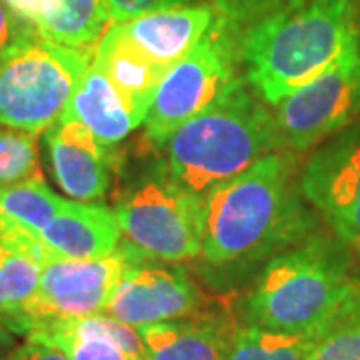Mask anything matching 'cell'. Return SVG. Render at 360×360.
<instances>
[{
    "mask_svg": "<svg viewBox=\"0 0 360 360\" xmlns=\"http://www.w3.org/2000/svg\"><path fill=\"white\" fill-rule=\"evenodd\" d=\"M112 210L130 245L148 258L182 262L200 255L205 198L176 180L167 160L130 180Z\"/></svg>",
    "mask_w": 360,
    "mask_h": 360,
    "instance_id": "8992f818",
    "label": "cell"
},
{
    "mask_svg": "<svg viewBox=\"0 0 360 360\" xmlns=\"http://www.w3.org/2000/svg\"><path fill=\"white\" fill-rule=\"evenodd\" d=\"M300 191L336 238L360 255V122L314 148L300 170Z\"/></svg>",
    "mask_w": 360,
    "mask_h": 360,
    "instance_id": "30bf717a",
    "label": "cell"
},
{
    "mask_svg": "<svg viewBox=\"0 0 360 360\" xmlns=\"http://www.w3.org/2000/svg\"><path fill=\"white\" fill-rule=\"evenodd\" d=\"M110 22L106 0H52L37 26L44 39L78 51L94 52V42Z\"/></svg>",
    "mask_w": 360,
    "mask_h": 360,
    "instance_id": "d6986e66",
    "label": "cell"
},
{
    "mask_svg": "<svg viewBox=\"0 0 360 360\" xmlns=\"http://www.w3.org/2000/svg\"><path fill=\"white\" fill-rule=\"evenodd\" d=\"M13 345H14L13 333H11V328L4 324L2 316H0V352H2V350H8V348H13Z\"/></svg>",
    "mask_w": 360,
    "mask_h": 360,
    "instance_id": "f1b7e54d",
    "label": "cell"
},
{
    "mask_svg": "<svg viewBox=\"0 0 360 360\" xmlns=\"http://www.w3.org/2000/svg\"><path fill=\"white\" fill-rule=\"evenodd\" d=\"M28 338L49 342L68 360H146L139 330L104 312L40 322Z\"/></svg>",
    "mask_w": 360,
    "mask_h": 360,
    "instance_id": "4fadbf2b",
    "label": "cell"
},
{
    "mask_svg": "<svg viewBox=\"0 0 360 360\" xmlns=\"http://www.w3.org/2000/svg\"><path fill=\"white\" fill-rule=\"evenodd\" d=\"M356 39L360 0H286L243 30L245 80L262 103L276 106Z\"/></svg>",
    "mask_w": 360,
    "mask_h": 360,
    "instance_id": "7a4b0ae2",
    "label": "cell"
},
{
    "mask_svg": "<svg viewBox=\"0 0 360 360\" xmlns=\"http://www.w3.org/2000/svg\"><path fill=\"white\" fill-rule=\"evenodd\" d=\"M46 146L54 179L78 202L101 200L110 186L118 156L82 122L60 116L46 130Z\"/></svg>",
    "mask_w": 360,
    "mask_h": 360,
    "instance_id": "7c38bea8",
    "label": "cell"
},
{
    "mask_svg": "<svg viewBox=\"0 0 360 360\" xmlns=\"http://www.w3.org/2000/svg\"><path fill=\"white\" fill-rule=\"evenodd\" d=\"M142 260L153 258L122 240L103 258H51L42 266L34 298L18 314L2 321L14 335L28 336L40 322L101 314L122 274Z\"/></svg>",
    "mask_w": 360,
    "mask_h": 360,
    "instance_id": "ba28073f",
    "label": "cell"
},
{
    "mask_svg": "<svg viewBox=\"0 0 360 360\" xmlns=\"http://www.w3.org/2000/svg\"><path fill=\"white\" fill-rule=\"evenodd\" d=\"M44 262L22 250H0V316H13L34 298Z\"/></svg>",
    "mask_w": 360,
    "mask_h": 360,
    "instance_id": "7402d4cb",
    "label": "cell"
},
{
    "mask_svg": "<svg viewBox=\"0 0 360 360\" xmlns=\"http://www.w3.org/2000/svg\"><path fill=\"white\" fill-rule=\"evenodd\" d=\"M110 22H127L142 14L156 13V11H167V8H180V6H191L198 4V0H106Z\"/></svg>",
    "mask_w": 360,
    "mask_h": 360,
    "instance_id": "d4e9b609",
    "label": "cell"
},
{
    "mask_svg": "<svg viewBox=\"0 0 360 360\" xmlns=\"http://www.w3.org/2000/svg\"><path fill=\"white\" fill-rule=\"evenodd\" d=\"M165 146L170 172L202 198L260 158L286 150L274 115L245 78L174 130Z\"/></svg>",
    "mask_w": 360,
    "mask_h": 360,
    "instance_id": "3957f363",
    "label": "cell"
},
{
    "mask_svg": "<svg viewBox=\"0 0 360 360\" xmlns=\"http://www.w3.org/2000/svg\"><path fill=\"white\" fill-rule=\"evenodd\" d=\"M30 28H34V26L25 22L22 18H18L13 13V8L4 0H0V51L11 46L14 40L22 37Z\"/></svg>",
    "mask_w": 360,
    "mask_h": 360,
    "instance_id": "4316f807",
    "label": "cell"
},
{
    "mask_svg": "<svg viewBox=\"0 0 360 360\" xmlns=\"http://www.w3.org/2000/svg\"><path fill=\"white\" fill-rule=\"evenodd\" d=\"M4 2L13 8V13L18 18H22L34 28L39 26L42 16L49 13L52 4V0H4Z\"/></svg>",
    "mask_w": 360,
    "mask_h": 360,
    "instance_id": "83f0119b",
    "label": "cell"
},
{
    "mask_svg": "<svg viewBox=\"0 0 360 360\" xmlns=\"http://www.w3.org/2000/svg\"><path fill=\"white\" fill-rule=\"evenodd\" d=\"M214 18L217 13L210 4H191L142 14L118 25L150 60L170 70L200 42Z\"/></svg>",
    "mask_w": 360,
    "mask_h": 360,
    "instance_id": "5bb4252c",
    "label": "cell"
},
{
    "mask_svg": "<svg viewBox=\"0 0 360 360\" xmlns=\"http://www.w3.org/2000/svg\"><path fill=\"white\" fill-rule=\"evenodd\" d=\"M39 240L51 258H103L118 248L122 231L108 206L66 200Z\"/></svg>",
    "mask_w": 360,
    "mask_h": 360,
    "instance_id": "9a60e30c",
    "label": "cell"
},
{
    "mask_svg": "<svg viewBox=\"0 0 360 360\" xmlns=\"http://www.w3.org/2000/svg\"><path fill=\"white\" fill-rule=\"evenodd\" d=\"M200 302L196 284L182 266L150 264V260H142L122 274L104 314L141 328L196 314Z\"/></svg>",
    "mask_w": 360,
    "mask_h": 360,
    "instance_id": "8fae6325",
    "label": "cell"
},
{
    "mask_svg": "<svg viewBox=\"0 0 360 360\" xmlns=\"http://www.w3.org/2000/svg\"><path fill=\"white\" fill-rule=\"evenodd\" d=\"M2 360H68L63 350L52 347L49 342L42 340H32L28 338L22 347L14 348L13 352H8Z\"/></svg>",
    "mask_w": 360,
    "mask_h": 360,
    "instance_id": "484cf974",
    "label": "cell"
},
{
    "mask_svg": "<svg viewBox=\"0 0 360 360\" xmlns=\"http://www.w3.org/2000/svg\"><path fill=\"white\" fill-rule=\"evenodd\" d=\"M92 54L26 30L0 51V124L46 132L65 115Z\"/></svg>",
    "mask_w": 360,
    "mask_h": 360,
    "instance_id": "5b68a950",
    "label": "cell"
},
{
    "mask_svg": "<svg viewBox=\"0 0 360 360\" xmlns=\"http://www.w3.org/2000/svg\"><path fill=\"white\" fill-rule=\"evenodd\" d=\"M309 336L286 335L255 324L231 326L224 360H309Z\"/></svg>",
    "mask_w": 360,
    "mask_h": 360,
    "instance_id": "44dd1931",
    "label": "cell"
},
{
    "mask_svg": "<svg viewBox=\"0 0 360 360\" xmlns=\"http://www.w3.org/2000/svg\"><path fill=\"white\" fill-rule=\"evenodd\" d=\"M272 108L284 146L295 155L354 124L360 116V39Z\"/></svg>",
    "mask_w": 360,
    "mask_h": 360,
    "instance_id": "9c48e42d",
    "label": "cell"
},
{
    "mask_svg": "<svg viewBox=\"0 0 360 360\" xmlns=\"http://www.w3.org/2000/svg\"><path fill=\"white\" fill-rule=\"evenodd\" d=\"M42 179L34 132L0 124V186Z\"/></svg>",
    "mask_w": 360,
    "mask_h": 360,
    "instance_id": "603a6c76",
    "label": "cell"
},
{
    "mask_svg": "<svg viewBox=\"0 0 360 360\" xmlns=\"http://www.w3.org/2000/svg\"><path fill=\"white\" fill-rule=\"evenodd\" d=\"M94 63L106 72L136 122L142 124L155 101L158 84L168 72L167 68L150 60L118 22L104 30L103 39L94 49Z\"/></svg>",
    "mask_w": 360,
    "mask_h": 360,
    "instance_id": "2e32d148",
    "label": "cell"
},
{
    "mask_svg": "<svg viewBox=\"0 0 360 360\" xmlns=\"http://www.w3.org/2000/svg\"><path fill=\"white\" fill-rule=\"evenodd\" d=\"M286 4V0H210L214 13L234 25L248 28Z\"/></svg>",
    "mask_w": 360,
    "mask_h": 360,
    "instance_id": "cb8c5ba5",
    "label": "cell"
},
{
    "mask_svg": "<svg viewBox=\"0 0 360 360\" xmlns=\"http://www.w3.org/2000/svg\"><path fill=\"white\" fill-rule=\"evenodd\" d=\"M309 360H360V283L352 284L342 302L309 336Z\"/></svg>",
    "mask_w": 360,
    "mask_h": 360,
    "instance_id": "ffe728a7",
    "label": "cell"
},
{
    "mask_svg": "<svg viewBox=\"0 0 360 360\" xmlns=\"http://www.w3.org/2000/svg\"><path fill=\"white\" fill-rule=\"evenodd\" d=\"M243 26L217 14L200 42L160 80L150 110L142 122L146 141L165 146L174 130L206 110L243 78L238 75L243 68Z\"/></svg>",
    "mask_w": 360,
    "mask_h": 360,
    "instance_id": "52a82bcc",
    "label": "cell"
},
{
    "mask_svg": "<svg viewBox=\"0 0 360 360\" xmlns=\"http://www.w3.org/2000/svg\"><path fill=\"white\" fill-rule=\"evenodd\" d=\"M65 116L77 118L98 141L108 146L124 141L132 130L141 127L118 90L112 86L110 78L94 60L72 92Z\"/></svg>",
    "mask_w": 360,
    "mask_h": 360,
    "instance_id": "e0dca14e",
    "label": "cell"
},
{
    "mask_svg": "<svg viewBox=\"0 0 360 360\" xmlns=\"http://www.w3.org/2000/svg\"><path fill=\"white\" fill-rule=\"evenodd\" d=\"M295 153L276 150L205 196L200 257L217 270L269 262L316 231Z\"/></svg>",
    "mask_w": 360,
    "mask_h": 360,
    "instance_id": "6da1fadb",
    "label": "cell"
},
{
    "mask_svg": "<svg viewBox=\"0 0 360 360\" xmlns=\"http://www.w3.org/2000/svg\"><path fill=\"white\" fill-rule=\"evenodd\" d=\"M350 252L335 234L314 232L270 258L246 298V322L286 335L316 333L356 283Z\"/></svg>",
    "mask_w": 360,
    "mask_h": 360,
    "instance_id": "277c9868",
    "label": "cell"
},
{
    "mask_svg": "<svg viewBox=\"0 0 360 360\" xmlns=\"http://www.w3.org/2000/svg\"><path fill=\"white\" fill-rule=\"evenodd\" d=\"M146 360H224L231 326L214 319H176L136 328Z\"/></svg>",
    "mask_w": 360,
    "mask_h": 360,
    "instance_id": "ac0fdd59",
    "label": "cell"
}]
</instances>
